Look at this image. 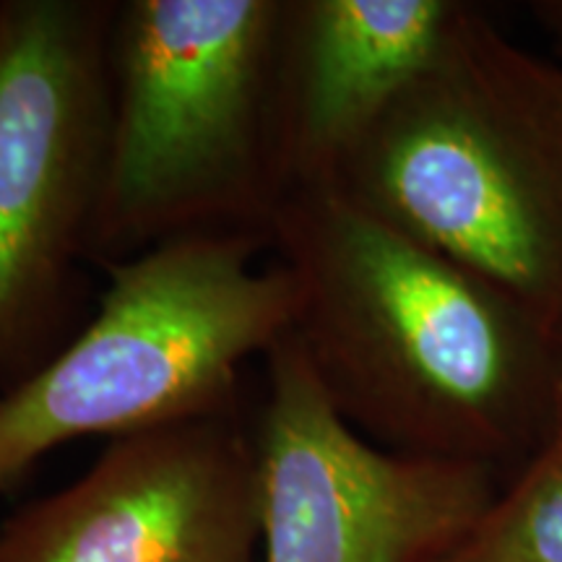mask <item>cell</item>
<instances>
[{
  "instance_id": "6da1fadb",
  "label": "cell",
  "mask_w": 562,
  "mask_h": 562,
  "mask_svg": "<svg viewBox=\"0 0 562 562\" xmlns=\"http://www.w3.org/2000/svg\"><path fill=\"white\" fill-rule=\"evenodd\" d=\"M266 237L292 336L362 438L510 480L560 432L562 336L510 294L331 188L286 193Z\"/></svg>"
},
{
  "instance_id": "7a4b0ae2",
  "label": "cell",
  "mask_w": 562,
  "mask_h": 562,
  "mask_svg": "<svg viewBox=\"0 0 562 562\" xmlns=\"http://www.w3.org/2000/svg\"><path fill=\"white\" fill-rule=\"evenodd\" d=\"M326 188L562 336V68L474 3Z\"/></svg>"
},
{
  "instance_id": "3957f363",
  "label": "cell",
  "mask_w": 562,
  "mask_h": 562,
  "mask_svg": "<svg viewBox=\"0 0 562 562\" xmlns=\"http://www.w3.org/2000/svg\"><path fill=\"white\" fill-rule=\"evenodd\" d=\"M284 0H128L110 32V125L89 261L258 232L284 199L273 74Z\"/></svg>"
},
{
  "instance_id": "277c9868",
  "label": "cell",
  "mask_w": 562,
  "mask_h": 562,
  "mask_svg": "<svg viewBox=\"0 0 562 562\" xmlns=\"http://www.w3.org/2000/svg\"><path fill=\"white\" fill-rule=\"evenodd\" d=\"M269 237L206 232L102 263L94 318L0 393V497L83 438L232 417L245 364L292 334L297 284Z\"/></svg>"
},
{
  "instance_id": "5b68a950",
  "label": "cell",
  "mask_w": 562,
  "mask_h": 562,
  "mask_svg": "<svg viewBox=\"0 0 562 562\" xmlns=\"http://www.w3.org/2000/svg\"><path fill=\"white\" fill-rule=\"evenodd\" d=\"M117 3L0 0V372L50 360L87 258L110 125Z\"/></svg>"
},
{
  "instance_id": "8992f818",
  "label": "cell",
  "mask_w": 562,
  "mask_h": 562,
  "mask_svg": "<svg viewBox=\"0 0 562 562\" xmlns=\"http://www.w3.org/2000/svg\"><path fill=\"white\" fill-rule=\"evenodd\" d=\"M263 362L252 430L258 562H442L501 492L495 469L393 453L362 438L328 402L292 334Z\"/></svg>"
},
{
  "instance_id": "52a82bcc",
  "label": "cell",
  "mask_w": 562,
  "mask_h": 562,
  "mask_svg": "<svg viewBox=\"0 0 562 562\" xmlns=\"http://www.w3.org/2000/svg\"><path fill=\"white\" fill-rule=\"evenodd\" d=\"M261 487L237 414L110 440L0 524V562H258Z\"/></svg>"
},
{
  "instance_id": "ba28073f",
  "label": "cell",
  "mask_w": 562,
  "mask_h": 562,
  "mask_svg": "<svg viewBox=\"0 0 562 562\" xmlns=\"http://www.w3.org/2000/svg\"><path fill=\"white\" fill-rule=\"evenodd\" d=\"M461 0H284L273 74L281 193L326 188L430 66Z\"/></svg>"
},
{
  "instance_id": "9c48e42d",
  "label": "cell",
  "mask_w": 562,
  "mask_h": 562,
  "mask_svg": "<svg viewBox=\"0 0 562 562\" xmlns=\"http://www.w3.org/2000/svg\"><path fill=\"white\" fill-rule=\"evenodd\" d=\"M442 562H562V427Z\"/></svg>"
},
{
  "instance_id": "30bf717a",
  "label": "cell",
  "mask_w": 562,
  "mask_h": 562,
  "mask_svg": "<svg viewBox=\"0 0 562 562\" xmlns=\"http://www.w3.org/2000/svg\"><path fill=\"white\" fill-rule=\"evenodd\" d=\"M529 13L542 26L552 50L562 58V0H533L529 3Z\"/></svg>"
}]
</instances>
